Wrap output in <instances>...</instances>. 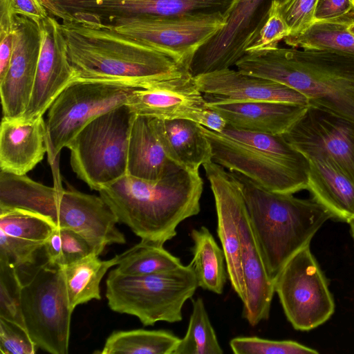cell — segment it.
Wrapping results in <instances>:
<instances>
[{"mask_svg":"<svg viewBox=\"0 0 354 354\" xmlns=\"http://www.w3.org/2000/svg\"><path fill=\"white\" fill-rule=\"evenodd\" d=\"M136 114L126 104L87 124L68 145L77 177L99 191L127 174L129 140Z\"/></svg>","mask_w":354,"mask_h":354,"instance_id":"9c48e42d","label":"cell"},{"mask_svg":"<svg viewBox=\"0 0 354 354\" xmlns=\"http://www.w3.org/2000/svg\"><path fill=\"white\" fill-rule=\"evenodd\" d=\"M239 71L283 84L309 106L354 121V55L313 49L276 48L245 53Z\"/></svg>","mask_w":354,"mask_h":354,"instance_id":"3957f363","label":"cell"},{"mask_svg":"<svg viewBox=\"0 0 354 354\" xmlns=\"http://www.w3.org/2000/svg\"><path fill=\"white\" fill-rule=\"evenodd\" d=\"M47 151L44 117L28 121L3 117L0 128L1 171L26 175L42 160Z\"/></svg>","mask_w":354,"mask_h":354,"instance_id":"44dd1931","label":"cell"},{"mask_svg":"<svg viewBox=\"0 0 354 354\" xmlns=\"http://www.w3.org/2000/svg\"><path fill=\"white\" fill-rule=\"evenodd\" d=\"M281 136L308 160H328L354 183V121L308 106Z\"/></svg>","mask_w":354,"mask_h":354,"instance_id":"4fadbf2b","label":"cell"},{"mask_svg":"<svg viewBox=\"0 0 354 354\" xmlns=\"http://www.w3.org/2000/svg\"><path fill=\"white\" fill-rule=\"evenodd\" d=\"M13 49L8 70L0 80L3 117L20 118L30 102L41 47L40 23L26 16L12 17Z\"/></svg>","mask_w":354,"mask_h":354,"instance_id":"2e32d148","label":"cell"},{"mask_svg":"<svg viewBox=\"0 0 354 354\" xmlns=\"http://www.w3.org/2000/svg\"><path fill=\"white\" fill-rule=\"evenodd\" d=\"M274 0H234L226 25L203 45L189 68L193 77L235 66L267 20Z\"/></svg>","mask_w":354,"mask_h":354,"instance_id":"5bb4252c","label":"cell"},{"mask_svg":"<svg viewBox=\"0 0 354 354\" xmlns=\"http://www.w3.org/2000/svg\"><path fill=\"white\" fill-rule=\"evenodd\" d=\"M274 285L286 318L296 330L317 328L334 313L328 281L310 245L289 259L275 277Z\"/></svg>","mask_w":354,"mask_h":354,"instance_id":"8fae6325","label":"cell"},{"mask_svg":"<svg viewBox=\"0 0 354 354\" xmlns=\"http://www.w3.org/2000/svg\"><path fill=\"white\" fill-rule=\"evenodd\" d=\"M318 0H290L281 14L290 29L289 35H297L306 31L313 23Z\"/></svg>","mask_w":354,"mask_h":354,"instance_id":"74e56055","label":"cell"},{"mask_svg":"<svg viewBox=\"0 0 354 354\" xmlns=\"http://www.w3.org/2000/svg\"><path fill=\"white\" fill-rule=\"evenodd\" d=\"M17 270L22 284V311L30 336L42 351L67 354L73 310L62 267L50 263L45 256L41 263L36 259Z\"/></svg>","mask_w":354,"mask_h":354,"instance_id":"ba28073f","label":"cell"},{"mask_svg":"<svg viewBox=\"0 0 354 354\" xmlns=\"http://www.w3.org/2000/svg\"><path fill=\"white\" fill-rule=\"evenodd\" d=\"M214 196L217 217V234L225 257L232 288L245 299V288L241 263L243 225L248 216L241 189L229 171L211 161L203 165Z\"/></svg>","mask_w":354,"mask_h":354,"instance_id":"9a60e30c","label":"cell"},{"mask_svg":"<svg viewBox=\"0 0 354 354\" xmlns=\"http://www.w3.org/2000/svg\"><path fill=\"white\" fill-rule=\"evenodd\" d=\"M92 253L62 267L70 306L73 310L92 299H101L100 282L109 269L117 265L116 255L102 260Z\"/></svg>","mask_w":354,"mask_h":354,"instance_id":"83f0119b","label":"cell"},{"mask_svg":"<svg viewBox=\"0 0 354 354\" xmlns=\"http://www.w3.org/2000/svg\"><path fill=\"white\" fill-rule=\"evenodd\" d=\"M236 354H317L314 348L292 340H270L258 337H237L230 342Z\"/></svg>","mask_w":354,"mask_h":354,"instance_id":"e575fe53","label":"cell"},{"mask_svg":"<svg viewBox=\"0 0 354 354\" xmlns=\"http://www.w3.org/2000/svg\"><path fill=\"white\" fill-rule=\"evenodd\" d=\"M180 338L165 330L134 329L113 332L102 354H173Z\"/></svg>","mask_w":354,"mask_h":354,"instance_id":"f1b7e54d","label":"cell"},{"mask_svg":"<svg viewBox=\"0 0 354 354\" xmlns=\"http://www.w3.org/2000/svg\"><path fill=\"white\" fill-rule=\"evenodd\" d=\"M39 23L41 47L31 98L20 118L24 121L43 117L57 96L75 80L60 23L50 15Z\"/></svg>","mask_w":354,"mask_h":354,"instance_id":"e0dca14e","label":"cell"},{"mask_svg":"<svg viewBox=\"0 0 354 354\" xmlns=\"http://www.w3.org/2000/svg\"><path fill=\"white\" fill-rule=\"evenodd\" d=\"M194 78L207 103L270 101L309 106L308 99L290 87L230 68Z\"/></svg>","mask_w":354,"mask_h":354,"instance_id":"d6986e66","label":"cell"},{"mask_svg":"<svg viewBox=\"0 0 354 354\" xmlns=\"http://www.w3.org/2000/svg\"><path fill=\"white\" fill-rule=\"evenodd\" d=\"M212 161L240 173L270 192L292 194L307 189L308 160L281 135L244 131L227 124L221 133L201 125Z\"/></svg>","mask_w":354,"mask_h":354,"instance_id":"8992f818","label":"cell"},{"mask_svg":"<svg viewBox=\"0 0 354 354\" xmlns=\"http://www.w3.org/2000/svg\"><path fill=\"white\" fill-rule=\"evenodd\" d=\"M203 189L198 171L180 169L156 182L127 174L98 192L118 223L141 240L164 245L180 223L200 212Z\"/></svg>","mask_w":354,"mask_h":354,"instance_id":"7a4b0ae2","label":"cell"},{"mask_svg":"<svg viewBox=\"0 0 354 354\" xmlns=\"http://www.w3.org/2000/svg\"><path fill=\"white\" fill-rule=\"evenodd\" d=\"M241 263L245 288L243 317L254 326L268 319L275 292L274 280L266 269L248 216L242 228Z\"/></svg>","mask_w":354,"mask_h":354,"instance_id":"603a6c76","label":"cell"},{"mask_svg":"<svg viewBox=\"0 0 354 354\" xmlns=\"http://www.w3.org/2000/svg\"><path fill=\"white\" fill-rule=\"evenodd\" d=\"M21 290L17 268L0 260V318L27 330L21 306Z\"/></svg>","mask_w":354,"mask_h":354,"instance_id":"836d02e7","label":"cell"},{"mask_svg":"<svg viewBox=\"0 0 354 354\" xmlns=\"http://www.w3.org/2000/svg\"><path fill=\"white\" fill-rule=\"evenodd\" d=\"M183 169L171 160L151 124V117L136 115L128 147L127 174L151 182Z\"/></svg>","mask_w":354,"mask_h":354,"instance_id":"d4e9b609","label":"cell"},{"mask_svg":"<svg viewBox=\"0 0 354 354\" xmlns=\"http://www.w3.org/2000/svg\"><path fill=\"white\" fill-rule=\"evenodd\" d=\"M221 12L146 16L119 20L107 28L174 57L189 68L196 51L225 25Z\"/></svg>","mask_w":354,"mask_h":354,"instance_id":"7c38bea8","label":"cell"},{"mask_svg":"<svg viewBox=\"0 0 354 354\" xmlns=\"http://www.w3.org/2000/svg\"><path fill=\"white\" fill-rule=\"evenodd\" d=\"M192 311L185 335L173 354H223L203 299H192Z\"/></svg>","mask_w":354,"mask_h":354,"instance_id":"1f68e13d","label":"cell"},{"mask_svg":"<svg viewBox=\"0 0 354 354\" xmlns=\"http://www.w3.org/2000/svg\"><path fill=\"white\" fill-rule=\"evenodd\" d=\"M37 346L28 332L20 326L0 318V351L2 354H34Z\"/></svg>","mask_w":354,"mask_h":354,"instance_id":"8d00e7d4","label":"cell"},{"mask_svg":"<svg viewBox=\"0 0 354 354\" xmlns=\"http://www.w3.org/2000/svg\"><path fill=\"white\" fill-rule=\"evenodd\" d=\"M43 250L47 261L60 267L94 253L91 245L81 235L71 230L59 227L54 229Z\"/></svg>","mask_w":354,"mask_h":354,"instance_id":"d6a6232c","label":"cell"},{"mask_svg":"<svg viewBox=\"0 0 354 354\" xmlns=\"http://www.w3.org/2000/svg\"><path fill=\"white\" fill-rule=\"evenodd\" d=\"M60 24L75 80L143 87L190 74L187 65L112 28L74 21Z\"/></svg>","mask_w":354,"mask_h":354,"instance_id":"6da1fadb","label":"cell"},{"mask_svg":"<svg viewBox=\"0 0 354 354\" xmlns=\"http://www.w3.org/2000/svg\"><path fill=\"white\" fill-rule=\"evenodd\" d=\"M307 189L333 218L347 222L354 214V183L330 161L308 160Z\"/></svg>","mask_w":354,"mask_h":354,"instance_id":"484cf974","label":"cell"},{"mask_svg":"<svg viewBox=\"0 0 354 354\" xmlns=\"http://www.w3.org/2000/svg\"><path fill=\"white\" fill-rule=\"evenodd\" d=\"M325 21H354V0H318L314 22Z\"/></svg>","mask_w":354,"mask_h":354,"instance_id":"f35d334b","label":"cell"},{"mask_svg":"<svg viewBox=\"0 0 354 354\" xmlns=\"http://www.w3.org/2000/svg\"><path fill=\"white\" fill-rule=\"evenodd\" d=\"M192 259L189 263L196 277L198 287L214 293H223L227 272L224 252L208 228L192 229Z\"/></svg>","mask_w":354,"mask_h":354,"instance_id":"4316f807","label":"cell"},{"mask_svg":"<svg viewBox=\"0 0 354 354\" xmlns=\"http://www.w3.org/2000/svg\"><path fill=\"white\" fill-rule=\"evenodd\" d=\"M156 136L168 158L183 169L198 171L212 161V150L201 124L188 119L151 118Z\"/></svg>","mask_w":354,"mask_h":354,"instance_id":"cb8c5ba5","label":"cell"},{"mask_svg":"<svg viewBox=\"0 0 354 354\" xmlns=\"http://www.w3.org/2000/svg\"><path fill=\"white\" fill-rule=\"evenodd\" d=\"M55 227L37 213L0 209V260L17 268L34 263Z\"/></svg>","mask_w":354,"mask_h":354,"instance_id":"ffe728a7","label":"cell"},{"mask_svg":"<svg viewBox=\"0 0 354 354\" xmlns=\"http://www.w3.org/2000/svg\"><path fill=\"white\" fill-rule=\"evenodd\" d=\"M230 172L241 189L263 260L274 280L289 259L309 245L333 216L313 199L270 192L240 173Z\"/></svg>","mask_w":354,"mask_h":354,"instance_id":"277c9868","label":"cell"},{"mask_svg":"<svg viewBox=\"0 0 354 354\" xmlns=\"http://www.w3.org/2000/svg\"><path fill=\"white\" fill-rule=\"evenodd\" d=\"M347 223L350 225L351 233L354 240V214L348 219Z\"/></svg>","mask_w":354,"mask_h":354,"instance_id":"b9f144b4","label":"cell"},{"mask_svg":"<svg viewBox=\"0 0 354 354\" xmlns=\"http://www.w3.org/2000/svg\"><path fill=\"white\" fill-rule=\"evenodd\" d=\"M127 104L136 114L159 119H188L200 124L207 106L190 75L136 88Z\"/></svg>","mask_w":354,"mask_h":354,"instance_id":"ac0fdd59","label":"cell"},{"mask_svg":"<svg viewBox=\"0 0 354 354\" xmlns=\"http://www.w3.org/2000/svg\"><path fill=\"white\" fill-rule=\"evenodd\" d=\"M290 0H274V2L279 7V8H283L287 5Z\"/></svg>","mask_w":354,"mask_h":354,"instance_id":"7bdbcfd3","label":"cell"},{"mask_svg":"<svg viewBox=\"0 0 354 354\" xmlns=\"http://www.w3.org/2000/svg\"><path fill=\"white\" fill-rule=\"evenodd\" d=\"M138 87L97 81L75 80L54 100L48 109V158L55 162L63 148L90 122L102 114L126 104Z\"/></svg>","mask_w":354,"mask_h":354,"instance_id":"30bf717a","label":"cell"},{"mask_svg":"<svg viewBox=\"0 0 354 354\" xmlns=\"http://www.w3.org/2000/svg\"><path fill=\"white\" fill-rule=\"evenodd\" d=\"M348 30L354 35V21L349 25Z\"/></svg>","mask_w":354,"mask_h":354,"instance_id":"ee69618b","label":"cell"},{"mask_svg":"<svg viewBox=\"0 0 354 354\" xmlns=\"http://www.w3.org/2000/svg\"><path fill=\"white\" fill-rule=\"evenodd\" d=\"M19 208L48 218L56 227L85 239L95 254L109 245L124 244L118 219L102 197L60 185L49 187L26 175L0 172V209Z\"/></svg>","mask_w":354,"mask_h":354,"instance_id":"5b68a950","label":"cell"},{"mask_svg":"<svg viewBox=\"0 0 354 354\" xmlns=\"http://www.w3.org/2000/svg\"><path fill=\"white\" fill-rule=\"evenodd\" d=\"M353 23L345 21L314 22L306 31L288 35L284 41L294 48L342 53L354 55V35L348 30Z\"/></svg>","mask_w":354,"mask_h":354,"instance_id":"f546056e","label":"cell"},{"mask_svg":"<svg viewBox=\"0 0 354 354\" xmlns=\"http://www.w3.org/2000/svg\"><path fill=\"white\" fill-rule=\"evenodd\" d=\"M290 35V29L279 7L273 2L265 24L256 38L248 44L245 53L270 50Z\"/></svg>","mask_w":354,"mask_h":354,"instance_id":"d590c367","label":"cell"},{"mask_svg":"<svg viewBox=\"0 0 354 354\" xmlns=\"http://www.w3.org/2000/svg\"><path fill=\"white\" fill-rule=\"evenodd\" d=\"M14 14L26 16L38 22L48 16L39 0H10Z\"/></svg>","mask_w":354,"mask_h":354,"instance_id":"ab89813d","label":"cell"},{"mask_svg":"<svg viewBox=\"0 0 354 354\" xmlns=\"http://www.w3.org/2000/svg\"><path fill=\"white\" fill-rule=\"evenodd\" d=\"M109 308L139 319L144 326L158 322L182 321L184 304L198 287L189 264L142 276L121 274L111 270L106 281Z\"/></svg>","mask_w":354,"mask_h":354,"instance_id":"52a82bcc","label":"cell"},{"mask_svg":"<svg viewBox=\"0 0 354 354\" xmlns=\"http://www.w3.org/2000/svg\"><path fill=\"white\" fill-rule=\"evenodd\" d=\"M200 124L215 132L221 133L227 123L219 113L207 106Z\"/></svg>","mask_w":354,"mask_h":354,"instance_id":"60d3db41","label":"cell"},{"mask_svg":"<svg viewBox=\"0 0 354 354\" xmlns=\"http://www.w3.org/2000/svg\"><path fill=\"white\" fill-rule=\"evenodd\" d=\"M164 245L141 240L117 257L115 270L123 274L142 276L172 270L182 265L180 259L166 250Z\"/></svg>","mask_w":354,"mask_h":354,"instance_id":"4dcf8cb0","label":"cell"},{"mask_svg":"<svg viewBox=\"0 0 354 354\" xmlns=\"http://www.w3.org/2000/svg\"><path fill=\"white\" fill-rule=\"evenodd\" d=\"M233 127L283 135L301 117L308 106L270 101L207 103Z\"/></svg>","mask_w":354,"mask_h":354,"instance_id":"7402d4cb","label":"cell"}]
</instances>
